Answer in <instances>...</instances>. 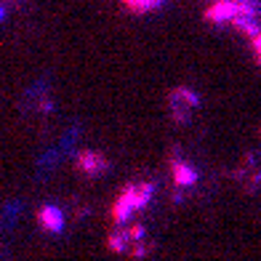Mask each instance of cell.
I'll use <instances>...</instances> for the list:
<instances>
[{"mask_svg": "<svg viewBox=\"0 0 261 261\" xmlns=\"http://www.w3.org/2000/svg\"><path fill=\"white\" fill-rule=\"evenodd\" d=\"M197 110V96L192 91H187V88H176L171 93V112L173 117L179 123H187L189 117H192V112Z\"/></svg>", "mask_w": 261, "mask_h": 261, "instance_id": "cell-1", "label": "cell"}, {"mask_svg": "<svg viewBox=\"0 0 261 261\" xmlns=\"http://www.w3.org/2000/svg\"><path fill=\"white\" fill-rule=\"evenodd\" d=\"M80 168L88 171V173H99V171H104V160L96 155V152H83L80 155Z\"/></svg>", "mask_w": 261, "mask_h": 261, "instance_id": "cell-2", "label": "cell"}, {"mask_svg": "<svg viewBox=\"0 0 261 261\" xmlns=\"http://www.w3.org/2000/svg\"><path fill=\"white\" fill-rule=\"evenodd\" d=\"M40 221L45 224V227H59V213L54 211V208H43V213H40Z\"/></svg>", "mask_w": 261, "mask_h": 261, "instance_id": "cell-3", "label": "cell"}, {"mask_svg": "<svg viewBox=\"0 0 261 261\" xmlns=\"http://www.w3.org/2000/svg\"><path fill=\"white\" fill-rule=\"evenodd\" d=\"M158 3H160V0H128V6L134 11H152Z\"/></svg>", "mask_w": 261, "mask_h": 261, "instance_id": "cell-4", "label": "cell"}]
</instances>
